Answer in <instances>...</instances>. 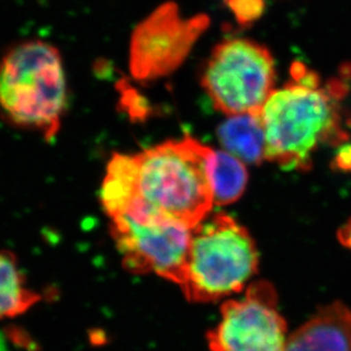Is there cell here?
<instances>
[{"instance_id":"6da1fadb","label":"cell","mask_w":351,"mask_h":351,"mask_svg":"<svg viewBox=\"0 0 351 351\" xmlns=\"http://www.w3.org/2000/svg\"><path fill=\"white\" fill-rule=\"evenodd\" d=\"M213 154V149L191 137L168 141L136 154L115 153L99 193L106 216L193 230L215 204Z\"/></svg>"},{"instance_id":"7a4b0ae2","label":"cell","mask_w":351,"mask_h":351,"mask_svg":"<svg viewBox=\"0 0 351 351\" xmlns=\"http://www.w3.org/2000/svg\"><path fill=\"white\" fill-rule=\"evenodd\" d=\"M293 82L275 89L261 110L267 160L285 170H306L321 144L348 142L342 129L338 99L343 86L319 88V77L299 62L292 66Z\"/></svg>"},{"instance_id":"3957f363","label":"cell","mask_w":351,"mask_h":351,"mask_svg":"<svg viewBox=\"0 0 351 351\" xmlns=\"http://www.w3.org/2000/svg\"><path fill=\"white\" fill-rule=\"evenodd\" d=\"M69 106L64 62L56 46L29 39L0 58V114L16 128L51 143L61 132Z\"/></svg>"},{"instance_id":"277c9868","label":"cell","mask_w":351,"mask_h":351,"mask_svg":"<svg viewBox=\"0 0 351 351\" xmlns=\"http://www.w3.org/2000/svg\"><path fill=\"white\" fill-rule=\"evenodd\" d=\"M259 256L250 234L226 213L191 230L180 290L189 302L209 304L240 293L257 273Z\"/></svg>"},{"instance_id":"5b68a950","label":"cell","mask_w":351,"mask_h":351,"mask_svg":"<svg viewBox=\"0 0 351 351\" xmlns=\"http://www.w3.org/2000/svg\"><path fill=\"white\" fill-rule=\"evenodd\" d=\"M275 61L269 49L247 38H230L213 48L202 86L225 114L259 115L275 90Z\"/></svg>"},{"instance_id":"8992f818","label":"cell","mask_w":351,"mask_h":351,"mask_svg":"<svg viewBox=\"0 0 351 351\" xmlns=\"http://www.w3.org/2000/svg\"><path fill=\"white\" fill-rule=\"evenodd\" d=\"M209 27L206 14L184 17L178 3H161L132 31L129 47L132 78L149 82L173 73Z\"/></svg>"},{"instance_id":"52a82bcc","label":"cell","mask_w":351,"mask_h":351,"mask_svg":"<svg viewBox=\"0 0 351 351\" xmlns=\"http://www.w3.org/2000/svg\"><path fill=\"white\" fill-rule=\"evenodd\" d=\"M289 335L275 287L257 280L242 297L221 304L219 322L206 332V341L210 351H283Z\"/></svg>"},{"instance_id":"ba28073f","label":"cell","mask_w":351,"mask_h":351,"mask_svg":"<svg viewBox=\"0 0 351 351\" xmlns=\"http://www.w3.org/2000/svg\"><path fill=\"white\" fill-rule=\"evenodd\" d=\"M112 237L122 266L137 275L156 274L180 287L185 277L191 230L170 223L111 218Z\"/></svg>"},{"instance_id":"9c48e42d","label":"cell","mask_w":351,"mask_h":351,"mask_svg":"<svg viewBox=\"0 0 351 351\" xmlns=\"http://www.w3.org/2000/svg\"><path fill=\"white\" fill-rule=\"evenodd\" d=\"M283 351H351V308L335 301L289 335Z\"/></svg>"},{"instance_id":"30bf717a","label":"cell","mask_w":351,"mask_h":351,"mask_svg":"<svg viewBox=\"0 0 351 351\" xmlns=\"http://www.w3.org/2000/svg\"><path fill=\"white\" fill-rule=\"evenodd\" d=\"M43 299L21 267L16 254L0 249V322L27 314Z\"/></svg>"},{"instance_id":"8fae6325","label":"cell","mask_w":351,"mask_h":351,"mask_svg":"<svg viewBox=\"0 0 351 351\" xmlns=\"http://www.w3.org/2000/svg\"><path fill=\"white\" fill-rule=\"evenodd\" d=\"M218 136L225 151L244 163L257 165L266 159V137L261 114L230 117L220 125Z\"/></svg>"},{"instance_id":"7c38bea8","label":"cell","mask_w":351,"mask_h":351,"mask_svg":"<svg viewBox=\"0 0 351 351\" xmlns=\"http://www.w3.org/2000/svg\"><path fill=\"white\" fill-rule=\"evenodd\" d=\"M213 201L216 206H227L240 199L247 184L243 161L227 151H215L211 166Z\"/></svg>"},{"instance_id":"4fadbf2b","label":"cell","mask_w":351,"mask_h":351,"mask_svg":"<svg viewBox=\"0 0 351 351\" xmlns=\"http://www.w3.org/2000/svg\"><path fill=\"white\" fill-rule=\"evenodd\" d=\"M230 8L237 23L242 27H250L251 24L261 20L266 3L265 0H223Z\"/></svg>"},{"instance_id":"5bb4252c","label":"cell","mask_w":351,"mask_h":351,"mask_svg":"<svg viewBox=\"0 0 351 351\" xmlns=\"http://www.w3.org/2000/svg\"><path fill=\"white\" fill-rule=\"evenodd\" d=\"M332 166L345 173H351V143H343L339 149Z\"/></svg>"},{"instance_id":"9a60e30c","label":"cell","mask_w":351,"mask_h":351,"mask_svg":"<svg viewBox=\"0 0 351 351\" xmlns=\"http://www.w3.org/2000/svg\"><path fill=\"white\" fill-rule=\"evenodd\" d=\"M338 237L342 245L346 247H349L351 250V218L349 219V221H347V223L340 228Z\"/></svg>"}]
</instances>
